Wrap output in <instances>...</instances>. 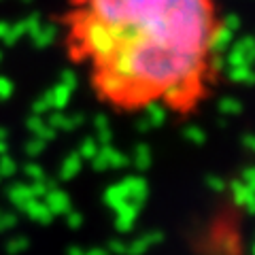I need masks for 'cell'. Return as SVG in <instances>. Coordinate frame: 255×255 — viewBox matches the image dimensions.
<instances>
[{
	"label": "cell",
	"mask_w": 255,
	"mask_h": 255,
	"mask_svg": "<svg viewBox=\"0 0 255 255\" xmlns=\"http://www.w3.org/2000/svg\"><path fill=\"white\" fill-rule=\"evenodd\" d=\"M66 55L92 66L96 96L117 111L162 102L191 113L217 73L213 0H68Z\"/></svg>",
	"instance_id": "obj_1"
},
{
	"label": "cell",
	"mask_w": 255,
	"mask_h": 255,
	"mask_svg": "<svg viewBox=\"0 0 255 255\" xmlns=\"http://www.w3.org/2000/svg\"><path fill=\"white\" fill-rule=\"evenodd\" d=\"M253 62H255V38L245 36L232 47V51L228 55V64L230 68H234V66H251Z\"/></svg>",
	"instance_id": "obj_2"
},
{
	"label": "cell",
	"mask_w": 255,
	"mask_h": 255,
	"mask_svg": "<svg viewBox=\"0 0 255 255\" xmlns=\"http://www.w3.org/2000/svg\"><path fill=\"white\" fill-rule=\"evenodd\" d=\"M136 215H138V206L136 204H132V202H128L124 204L122 209L117 211V230L119 232H128L132 226H134V221H136Z\"/></svg>",
	"instance_id": "obj_3"
},
{
	"label": "cell",
	"mask_w": 255,
	"mask_h": 255,
	"mask_svg": "<svg viewBox=\"0 0 255 255\" xmlns=\"http://www.w3.org/2000/svg\"><path fill=\"white\" fill-rule=\"evenodd\" d=\"M159 238H162V234H145L142 238H136V241H134L130 247H126V253L128 255H142L149 249V245L157 243Z\"/></svg>",
	"instance_id": "obj_4"
},
{
	"label": "cell",
	"mask_w": 255,
	"mask_h": 255,
	"mask_svg": "<svg viewBox=\"0 0 255 255\" xmlns=\"http://www.w3.org/2000/svg\"><path fill=\"white\" fill-rule=\"evenodd\" d=\"M145 111H147V124L149 126H159L166 117V107L162 102H151V105L145 107Z\"/></svg>",
	"instance_id": "obj_5"
},
{
	"label": "cell",
	"mask_w": 255,
	"mask_h": 255,
	"mask_svg": "<svg viewBox=\"0 0 255 255\" xmlns=\"http://www.w3.org/2000/svg\"><path fill=\"white\" fill-rule=\"evenodd\" d=\"M107 202L109 206H113L115 211H119L124 204H128V196H126V191L122 185H113L109 191H107Z\"/></svg>",
	"instance_id": "obj_6"
},
{
	"label": "cell",
	"mask_w": 255,
	"mask_h": 255,
	"mask_svg": "<svg viewBox=\"0 0 255 255\" xmlns=\"http://www.w3.org/2000/svg\"><path fill=\"white\" fill-rule=\"evenodd\" d=\"M232 194H234V200L241 206H247L255 198V191H251L245 183H232Z\"/></svg>",
	"instance_id": "obj_7"
},
{
	"label": "cell",
	"mask_w": 255,
	"mask_h": 255,
	"mask_svg": "<svg viewBox=\"0 0 255 255\" xmlns=\"http://www.w3.org/2000/svg\"><path fill=\"white\" fill-rule=\"evenodd\" d=\"M228 77L232 81H243V83H255V73L251 70V66H234L230 68Z\"/></svg>",
	"instance_id": "obj_8"
},
{
	"label": "cell",
	"mask_w": 255,
	"mask_h": 255,
	"mask_svg": "<svg viewBox=\"0 0 255 255\" xmlns=\"http://www.w3.org/2000/svg\"><path fill=\"white\" fill-rule=\"evenodd\" d=\"M134 164L138 170H147L151 166V149L147 145H138L134 151Z\"/></svg>",
	"instance_id": "obj_9"
},
{
	"label": "cell",
	"mask_w": 255,
	"mask_h": 255,
	"mask_svg": "<svg viewBox=\"0 0 255 255\" xmlns=\"http://www.w3.org/2000/svg\"><path fill=\"white\" fill-rule=\"evenodd\" d=\"M105 162H102V166H107V164H111V166H126L128 164V159L122 155V153H117V151H113V149H105Z\"/></svg>",
	"instance_id": "obj_10"
},
{
	"label": "cell",
	"mask_w": 255,
	"mask_h": 255,
	"mask_svg": "<svg viewBox=\"0 0 255 255\" xmlns=\"http://www.w3.org/2000/svg\"><path fill=\"white\" fill-rule=\"evenodd\" d=\"M219 111H221V113H232V115H236V113H241V111H243V107H241V102L234 100V98H223L219 102Z\"/></svg>",
	"instance_id": "obj_11"
},
{
	"label": "cell",
	"mask_w": 255,
	"mask_h": 255,
	"mask_svg": "<svg viewBox=\"0 0 255 255\" xmlns=\"http://www.w3.org/2000/svg\"><path fill=\"white\" fill-rule=\"evenodd\" d=\"M185 136H187L191 142H196V145H202V142L206 140V134H204L198 126H189L187 130H185Z\"/></svg>",
	"instance_id": "obj_12"
},
{
	"label": "cell",
	"mask_w": 255,
	"mask_h": 255,
	"mask_svg": "<svg viewBox=\"0 0 255 255\" xmlns=\"http://www.w3.org/2000/svg\"><path fill=\"white\" fill-rule=\"evenodd\" d=\"M243 183H245V185L249 187L251 191H255V168L245 170V174H243Z\"/></svg>",
	"instance_id": "obj_13"
},
{
	"label": "cell",
	"mask_w": 255,
	"mask_h": 255,
	"mask_svg": "<svg viewBox=\"0 0 255 255\" xmlns=\"http://www.w3.org/2000/svg\"><path fill=\"white\" fill-rule=\"evenodd\" d=\"M206 183H209V187L215 189V191H223V189H226V183H223V179L209 177V179H206Z\"/></svg>",
	"instance_id": "obj_14"
},
{
	"label": "cell",
	"mask_w": 255,
	"mask_h": 255,
	"mask_svg": "<svg viewBox=\"0 0 255 255\" xmlns=\"http://www.w3.org/2000/svg\"><path fill=\"white\" fill-rule=\"evenodd\" d=\"M245 147L247 149H251V151H255V136H251V134H249V136H245Z\"/></svg>",
	"instance_id": "obj_15"
},
{
	"label": "cell",
	"mask_w": 255,
	"mask_h": 255,
	"mask_svg": "<svg viewBox=\"0 0 255 255\" xmlns=\"http://www.w3.org/2000/svg\"><path fill=\"white\" fill-rule=\"evenodd\" d=\"M111 247H113V251H119V253H126V245H124V243H113V245H111Z\"/></svg>",
	"instance_id": "obj_16"
},
{
	"label": "cell",
	"mask_w": 255,
	"mask_h": 255,
	"mask_svg": "<svg viewBox=\"0 0 255 255\" xmlns=\"http://www.w3.org/2000/svg\"><path fill=\"white\" fill-rule=\"evenodd\" d=\"M247 209H249L251 213H255V198H253V200H251L249 204H247Z\"/></svg>",
	"instance_id": "obj_17"
},
{
	"label": "cell",
	"mask_w": 255,
	"mask_h": 255,
	"mask_svg": "<svg viewBox=\"0 0 255 255\" xmlns=\"http://www.w3.org/2000/svg\"><path fill=\"white\" fill-rule=\"evenodd\" d=\"M253 255H255V247H253Z\"/></svg>",
	"instance_id": "obj_18"
}]
</instances>
